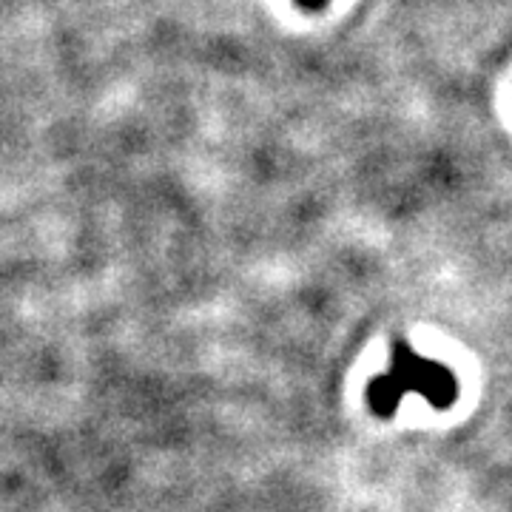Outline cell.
Wrapping results in <instances>:
<instances>
[{
	"mask_svg": "<svg viewBox=\"0 0 512 512\" xmlns=\"http://www.w3.org/2000/svg\"><path fill=\"white\" fill-rule=\"evenodd\" d=\"M407 393H419L424 402L444 410L458 399V379L441 362L421 356L410 345H396L390 367L367 384V404L376 416L390 419Z\"/></svg>",
	"mask_w": 512,
	"mask_h": 512,
	"instance_id": "6da1fadb",
	"label": "cell"
},
{
	"mask_svg": "<svg viewBox=\"0 0 512 512\" xmlns=\"http://www.w3.org/2000/svg\"><path fill=\"white\" fill-rule=\"evenodd\" d=\"M302 9H308V12H319V9H325L328 6V0H296Z\"/></svg>",
	"mask_w": 512,
	"mask_h": 512,
	"instance_id": "7a4b0ae2",
	"label": "cell"
}]
</instances>
